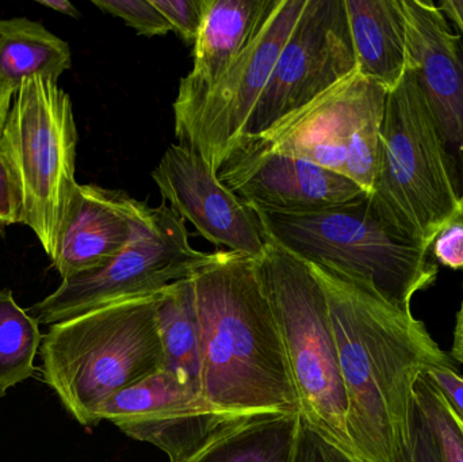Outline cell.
<instances>
[{
	"label": "cell",
	"mask_w": 463,
	"mask_h": 462,
	"mask_svg": "<svg viewBox=\"0 0 463 462\" xmlns=\"http://www.w3.org/2000/svg\"><path fill=\"white\" fill-rule=\"evenodd\" d=\"M431 254L446 268L453 270L463 269V208L438 233L432 243Z\"/></svg>",
	"instance_id": "28"
},
{
	"label": "cell",
	"mask_w": 463,
	"mask_h": 462,
	"mask_svg": "<svg viewBox=\"0 0 463 462\" xmlns=\"http://www.w3.org/2000/svg\"><path fill=\"white\" fill-rule=\"evenodd\" d=\"M305 5L307 0H275L255 40L214 86L176 95L178 143L203 155L214 173L241 136Z\"/></svg>",
	"instance_id": "9"
},
{
	"label": "cell",
	"mask_w": 463,
	"mask_h": 462,
	"mask_svg": "<svg viewBox=\"0 0 463 462\" xmlns=\"http://www.w3.org/2000/svg\"><path fill=\"white\" fill-rule=\"evenodd\" d=\"M98 420L114 423L130 438L159 448L175 462L237 420L217 411L178 377L160 369L111 396L98 411Z\"/></svg>",
	"instance_id": "13"
},
{
	"label": "cell",
	"mask_w": 463,
	"mask_h": 462,
	"mask_svg": "<svg viewBox=\"0 0 463 462\" xmlns=\"http://www.w3.org/2000/svg\"><path fill=\"white\" fill-rule=\"evenodd\" d=\"M38 3L43 7L64 14V15L71 16V18H80V11L68 0H38Z\"/></svg>",
	"instance_id": "33"
},
{
	"label": "cell",
	"mask_w": 463,
	"mask_h": 462,
	"mask_svg": "<svg viewBox=\"0 0 463 462\" xmlns=\"http://www.w3.org/2000/svg\"><path fill=\"white\" fill-rule=\"evenodd\" d=\"M78 129L70 95L49 79L22 81L2 138L24 205V222L49 258L75 197Z\"/></svg>",
	"instance_id": "7"
},
{
	"label": "cell",
	"mask_w": 463,
	"mask_h": 462,
	"mask_svg": "<svg viewBox=\"0 0 463 462\" xmlns=\"http://www.w3.org/2000/svg\"><path fill=\"white\" fill-rule=\"evenodd\" d=\"M13 95L0 90V138H2L3 130H5V122H7L8 114H10L11 106L14 102Z\"/></svg>",
	"instance_id": "34"
},
{
	"label": "cell",
	"mask_w": 463,
	"mask_h": 462,
	"mask_svg": "<svg viewBox=\"0 0 463 462\" xmlns=\"http://www.w3.org/2000/svg\"><path fill=\"white\" fill-rule=\"evenodd\" d=\"M386 95L385 87L355 70L266 132L239 141L232 151L274 152L307 160L345 176L354 137L369 119L383 116Z\"/></svg>",
	"instance_id": "11"
},
{
	"label": "cell",
	"mask_w": 463,
	"mask_h": 462,
	"mask_svg": "<svg viewBox=\"0 0 463 462\" xmlns=\"http://www.w3.org/2000/svg\"><path fill=\"white\" fill-rule=\"evenodd\" d=\"M92 5L103 13L118 16L137 34L155 37L173 32V27L152 0H92Z\"/></svg>",
	"instance_id": "24"
},
{
	"label": "cell",
	"mask_w": 463,
	"mask_h": 462,
	"mask_svg": "<svg viewBox=\"0 0 463 462\" xmlns=\"http://www.w3.org/2000/svg\"><path fill=\"white\" fill-rule=\"evenodd\" d=\"M345 5L356 70L391 91L410 67L402 0H345Z\"/></svg>",
	"instance_id": "18"
},
{
	"label": "cell",
	"mask_w": 463,
	"mask_h": 462,
	"mask_svg": "<svg viewBox=\"0 0 463 462\" xmlns=\"http://www.w3.org/2000/svg\"><path fill=\"white\" fill-rule=\"evenodd\" d=\"M446 18L463 37V0H448L438 3Z\"/></svg>",
	"instance_id": "31"
},
{
	"label": "cell",
	"mask_w": 463,
	"mask_h": 462,
	"mask_svg": "<svg viewBox=\"0 0 463 462\" xmlns=\"http://www.w3.org/2000/svg\"><path fill=\"white\" fill-rule=\"evenodd\" d=\"M71 67L67 41L43 24L24 16L0 19V90L15 97L26 79L59 81Z\"/></svg>",
	"instance_id": "19"
},
{
	"label": "cell",
	"mask_w": 463,
	"mask_h": 462,
	"mask_svg": "<svg viewBox=\"0 0 463 462\" xmlns=\"http://www.w3.org/2000/svg\"><path fill=\"white\" fill-rule=\"evenodd\" d=\"M160 292L92 309L43 335V382L80 425L97 426L105 401L163 369Z\"/></svg>",
	"instance_id": "3"
},
{
	"label": "cell",
	"mask_w": 463,
	"mask_h": 462,
	"mask_svg": "<svg viewBox=\"0 0 463 462\" xmlns=\"http://www.w3.org/2000/svg\"><path fill=\"white\" fill-rule=\"evenodd\" d=\"M157 323L163 369L201 395L200 323L192 277L160 292Z\"/></svg>",
	"instance_id": "21"
},
{
	"label": "cell",
	"mask_w": 463,
	"mask_h": 462,
	"mask_svg": "<svg viewBox=\"0 0 463 462\" xmlns=\"http://www.w3.org/2000/svg\"><path fill=\"white\" fill-rule=\"evenodd\" d=\"M182 40L194 45L205 14V0H152Z\"/></svg>",
	"instance_id": "26"
},
{
	"label": "cell",
	"mask_w": 463,
	"mask_h": 462,
	"mask_svg": "<svg viewBox=\"0 0 463 462\" xmlns=\"http://www.w3.org/2000/svg\"><path fill=\"white\" fill-rule=\"evenodd\" d=\"M266 240L309 265L323 266L374 289L412 312V300L434 285L431 251L389 227L369 195L323 211L285 213L253 208Z\"/></svg>",
	"instance_id": "4"
},
{
	"label": "cell",
	"mask_w": 463,
	"mask_h": 462,
	"mask_svg": "<svg viewBox=\"0 0 463 462\" xmlns=\"http://www.w3.org/2000/svg\"><path fill=\"white\" fill-rule=\"evenodd\" d=\"M355 70L345 0H307L236 144L266 132Z\"/></svg>",
	"instance_id": "10"
},
{
	"label": "cell",
	"mask_w": 463,
	"mask_h": 462,
	"mask_svg": "<svg viewBox=\"0 0 463 462\" xmlns=\"http://www.w3.org/2000/svg\"><path fill=\"white\" fill-rule=\"evenodd\" d=\"M43 338L40 323L16 304L13 292L0 290V399L34 376Z\"/></svg>",
	"instance_id": "22"
},
{
	"label": "cell",
	"mask_w": 463,
	"mask_h": 462,
	"mask_svg": "<svg viewBox=\"0 0 463 462\" xmlns=\"http://www.w3.org/2000/svg\"><path fill=\"white\" fill-rule=\"evenodd\" d=\"M307 265L328 300L354 452L362 462H404L416 384L453 360L412 312L350 277Z\"/></svg>",
	"instance_id": "1"
},
{
	"label": "cell",
	"mask_w": 463,
	"mask_h": 462,
	"mask_svg": "<svg viewBox=\"0 0 463 462\" xmlns=\"http://www.w3.org/2000/svg\"><path fill=\"white\" fill-rule=\"evenodd\" d=\"M463 420V376L454 365L435 366L427 373Z\"/></svg>",
	"instance_id": "30"
},
{
	"label": "cell",
	"mask_w": 463,
	"mask_h": 462,
	"mask_svg": "<svg viewBox=\"0 0 463 462\" xmlns=\"http://www.w3.org/2000/svg\"><path fill=\"white\" fill-rule=\"evenodd\" d=\"M140 201L97 184H78L52 265L62 279L108 265L135 232Z\"/></svg>",
	"instance_id": "16"
},
{
	"label": "cell",
	"mask_w": 463,
	"mask_h": 462,
	"mask_svg": "<svg viewBox=\"0 0 463 462\" xmlns=\"http://www.w3.org/2000/svg\"><path fill=\"white\" fill-rule=\"evenodd\" d=\"M201 396L222 414L298 415L299 404L259 258L219 251L192 276Z\"/></svg>",
	"instance_id": "2"
},
{
	"label": "cell",
	"mask_w": 463,
	"mask_h": 462,
	"mask_svg": "<svg viewBox=\"0 0 463 462\" xmlns=\"http://www.w3.org/2000/svg\"><path fill=\"white\" fill-rule=\"evenodd\" d=\"M19 222H24L21 192L7 159L0 152V232Z\"/></svg>",
	"instance_id": "29"
},
{
	"label": "cell",
	"mask_w": 463,
	"mask_h": 462,
	"mask_svg": "<svg viewBox=\"0 0 463 462\" xmlns=\"http://www.w3.org/2000/svg\"><path fill=\"white\" fill-rule=\"evenodd\" d=\"M288 462H362L329 441L302 415L297 418L296 436Z\"/></svg>",
	"instance_id": "25"
},
{
	"label": "cell",
	"mask_w": 463,
	"mask_h": 462,
	"mask_svg": "<svg viewBox=\"0 0 463 462\" xmlns=\"http://www.w3.org/2000/svg\"><path fill=\"white\" fill-rule=\"evenodd\" d=\"M275 0H205L194 43L192 72L181 79L178 94L203 91L217 83L255 40Z\"/></svg>",
	"instance_id": "17"
},
{
	"label": "cell",
	"mask_w": 463,
	"mask_h": 462,
	"mask_svg": "<svg viewBox=\"0 0 463 462\" xmlns=\"http://www.w3.org/2000/svg\"><path fill=\"white\" fill-rule=\"evenodd\" d=\"M152 179L163 200L217 247L261 258L266 236L253 209L222 184L209 163L190 146L171 144Z\"/></svg>",
	"instance_id": "14"
},
{
	"label": "cell",
	"mask_w": 463,
	"mask_h": 462,
	"mask_svg": "<svg viewBox=\"0 0 463 462\" xmlns=\"http://www.w3.org/2000/svg\"><path fill=\"white\" fill-rule=\"evenodd\" d=\"M259 266L279 328L299 415L356 457L348 436L347 401L328 300L320 281L307 263L269 241Z\"/></svg>",
	"instance_id": "6"
},
{
	"label": "cell",
	"mask_w": 463,
	"mask_h": 462,
	"mask_svg": "<svg viewBox=\"0 0 463 462\" xmlns=\"http://www.w3.org/2000/svg\"><path fill=\"white\" fill-rule=\"evenodd\" d=\"M404 462H445L437 437L421 414L416 399L411 418L410 447Z\"/></svg>",
	"instance_id": "27"
},
{
	"label": "cell",
	"mask_w": 463,
	"mask_h": 462,
	"mask_svg": "<svg viewBox=\"0 0 463 462\" xmlns=\"http://www.w3.org/2000/svg\"><path fill=\"white\" fill-rule=\"evenodd\" d=\"M297 418L269 414L234 420L175 462H288Z\"/></svg>",
	"instance_id": "20"
},
{
	"label": "cell",
	"mask_w": 463,
	"mask_h": 462,
	"mask_svg": "<svg viewBox=\"0 0 463 462\" xmlns=\"http://www.w3.org/2000/svg\"><path fill=\"white\" fill-rule=\"evenodd\" d=\"M217 176L248 205L263 211L302 213L367 197L342 174L274 152L234 149Z\"/></svg>",
	"instance_id": "15"
},
{
	"label": "cell",
	"mask_w": 463,
	"mask_h": 462,
	"mask_svg": "<svg viewBox=\"0 0 463 462\" xmlns=\"http://www.w3.org/2000/svg\"><path fill=\"white\" fill-rule=\"evenodd\" d=\"M451 357L457 363H463V289L461 306L456 315V325H454L453 346H451Z\"/></svg>",
	"instance_id": "32"
},
{
	"label": "cell",
	"mask_w": 463,
	"mask_h": 462,
	"mask_svg": "<svg viewBox=\"0 0 463 462\" xmlns=\"http://www.w3.org/2000/svg\"><path fill=\"white\" fill-rule=\"evenodd\" d=\"M189 238L186 222L171 206L151 208L140 201L135 232L116 258L97 270L62 279L27 312L40 325H52L116 301L159 293L213 260L216 252L195 250Z\"/></svg>",
	"instance_id": "8"
},
{
	"label": "cell",
	"mask_w": 463,
	"mask_h": 462,
	"mask_svg": "<svg viewBox=\"0 0 463 462\" xmlns=\"http://www.w3.org/2000/svg\"><path fill=\"white\" fill-rule=\"evenodd\" d=\"M410 61L442 146L446 170L463 203V37L438 3L402 0Z\"/></svg>",
	"instance_id": "12"
},
{
	"label": "cell",
	"mask_w": 463,
	"mask_h": 462,
	"mask_svg": "<svg viewBox=\"0 0 463 462\" xmlns=\"http://www.w3.org/2000/svg\"><path fill=\"white\" fill-rule=\"evenodd\" d=\"M369 201L389 227L430 251L438 233L463 208L411 61L386 95L377 178Z\"/></svg>",
	"instance_id": "5"
},
{
	"label": "cell",
	"mask_w": 463,
	"mask_h": 462,
	"mask_svg": "<svg viewBox=\"0 0 463 462\" xmlns=\"http://www.w3.org/2000/svg\"><path fill=\"white\" fill-rule=\"evenodd\" d=\"M415 399L437 437L445 462H463V420L427 374L416 384Z\"/></svg>",
	"instance_id": "23"
}]
</instances>
